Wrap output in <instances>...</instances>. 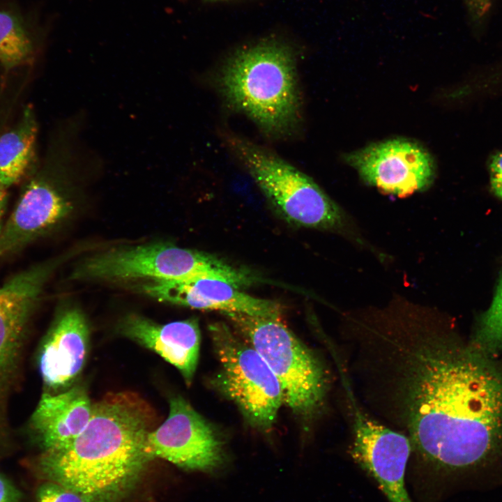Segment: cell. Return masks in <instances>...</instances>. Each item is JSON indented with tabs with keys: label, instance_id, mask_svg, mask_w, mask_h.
I'll return each mask as SVG.
<instances>
[{
	"label": "cell",
	"instance_id": "cell-5",
	"mask_svg": "<svg viewBox=\"0 0 502 502\" xmlns=\"http://www.w3.org/2000/svg\"><path fill=\"white\" fill-rule=\"evenodd\" d=\"M225 139L285 220L326 230H340L343 226L340 208L307 175L272 151L241 137L227 134Z\"/></svg>",
	"mask_w": 502,
	"mask_h": 502
},
{
	"label": "cell",
	"instance_id": "cell-11",
	"mask_svg": "<svg viewBox=\"0 0 502 502\" xmlns=\"http://www.w3.org/2000/svg\"><path fill=\"white\" fill-rule=\"evenodd\" d=\"M59 260L34 266L0 287V403L11 378L28 320Z\"/></svg>",
	"mask_w": 502,
	"mask_h": 502
},
{
	"label": "cell",
	"instance_id": "cell-4",
	"mask_svg": "<svg viewBox=\"0 0 502 502\" xmlns=\"http://www.w3.org/2000/svg\"><path fill=\"white\" fill-rule=\"evenodd\" d=\"M71 277L111 282L208 278L243 287L248 283L250 274L247 268L213 254L160 241L91 255L78 264Z\"/></svg>",
	"mask_w": 502,
	"mask_h": 502
},
{
	"label": "cell",
	"instance_id": "cell-3",
	"mask_svg": "<svg viewBox=\"0 0 502 502\" xmlns=\"http://www.w3.org/2000/svg\"><path fill=\"white\" fill-rule=\"evenodd\" d=\"M235 330L261 356L277 379L283 403L307 422L322 409L328 390L323 363L280 318L222 312Z\"/></svg>",
	"mask_w": 502,
	"mask_h": 502
},
{
	"label": "cell",
	"instance_id": "cell-19",
	"mask_svg": "<svg viewBox=\"0 0 502 502\" xmlns=\"http://www.w3.org/2000/svg\"><path fill=\"white\" fill-rule=\"evenodd\" d=\"M35 502H85L79 496L65 487L48 481L37 489Z\"/></svg>",
	"mask_w": 502,
	"mask_h": 502
},
{
	"label": "cell",
	"instance_id": "cell-13",
	"mask_svg": "<svg viewBox=\"0 0 502 502\" xmlns=\"http://www.w3.org/2000/svg\"><path fill=\"white\" fill-rule=\"evenodd\" d=\"M89 342V328L83 312L75 307L62 310L39 351L38 367L48 389L57 393L74 382L85 364Z\"/></svg>",
	"mask_w": 502,
	"mask_h": 502
},
{
	"label": "cell",
	"instance_id": "cell-18",
	"mask_svg": "<svg viewBox=\"0 0 502 502\" xmlns=\"http://www.w3.org/2000/svg\"><path fill=\"white\" fill-rule=\"evenodd\" d=\"M476 340L486 351L502 349V277L489 308L480 319Z\"/></svg>",
	"mask_w": 502,
	"mask_h": 502
},
{
	"label": "cell",
	"instance_id": "cell-15",
	"mask_svg": "<svg viewBox=\"0 0 502 502\" xmlns=\"http://www.w3.org/2000/svg\"><path fill=\"white\" fill-rule=\"evenodd\" d=\"M92 404L81 385L43 393L30 423L43 451L61 448L77 438L90 420Z\"/></svg>",
	"mask_w": 502,
	"mask_h": 502
},
{
	"label": "cell",
	"instance_id": "cell-10",
	"mask_svg": "<svg viewBox=\"0 0 502 502\" xmlns=\"http://www.w3.org/2000/svg\"><path fill=\"white\" fill-rule=\"evenodd\" d=\"M139 290L159 301L194 309L273 318H280L283 312L276 301L252 296L215 279L151 280Z\"/></svg>",
	"mask_w": 502,
	"mask_h": 502
},
{
	"label": "cell",
	"instance_id": "cell-8",
	"mask_svg": "<svg viewBox=\"0 0 502 502\" xmlns=\"http://www.w3.org/2000/svg\"><path fill=\"white\" fill-rule=\"evenodd\" d=\"M351 400L353 441L351 455L377 482L389 502H412L405 485L411 451L408 436L370 418Z\"/></svg>",
	"mask_w": 502,
	"mask_h": 502
},
{
	"label": "cell",
	"instance_id": "cell-9",
	"mask_svg": "<svg viewBox=\"0 0 502 502\" xmlns=\"http://www.w3.org/2000/svg\"><path fill=\"white\" fill-rule=\"evenodd\" d=\"M345 160L367 183L400 197L426 188L435 176L430 154L406 139L373 144L351 152Z\"/></svg>",
	"mask_w": 502,
	"mask_h": 502
},
{
	"label": "cell",
	"instance_id": "cell-2",
	"mask_svg": "<svg viewBox=\"0 0 502 502\" xmlns=\"http://www.w3.org/2000/svg\"><path fill=\"white\" fill-rule=\"evenodd\" d=\"M228 104L250 118L264 132L284 137L301 119V96L291 50L266 41L236 53L219 77Z\"/></svg>",
	"mask_w": 502,
	"mask_h": 502
},
{
	"label": "cell",
	"instance_id": "cell-16",
	"mask_svg": "<svg viewBox=\"0 0 502 502\" xmlns=\"http://www.w3.org/2000/svg\"><path fill=\"white\" fill-rule=\"evenodd\" d=\"M36 128L33 119L0 137V184L4 188L19 182L34 153Z\"/></svg>",
	"mask_w": 502,
	"mask_h": 502
},
{
	"label": "cell",
	"instance_id": "cell-20",
	"mask_svg": "<svg viewBox=\"0 0 502 502\" xmlns=\"http://www.w3.org/2000/svg\"><path fill=\"white\" fill-rule=\"evenodd\" d=\"M490 185L492 192L502 200V151L494 154L489 162Z\"/></svg>",
	"mask_w": 502,
	"mask_h": 502
},
{
	"label": "cell",
	"instance_id": "cell-21",
	"mask_svg": "<svg viewBox=\"0 0 502 502\" xmlns=\"http://www.w3.org/2000/svg\"><path fill=\"white\" fill-rule=\"evenodd\" d=\"M21 499L20 490L0 475V502H20Z\"/></svg>",
	"mask_w": 502,
	"mask_h": 502
},
{
	"label": "cell",
	"instance_id": "cell-22",
	"mask_svg": "<svg viewBox=\"0 0 502 502\" xmlns=\"http://www.w3.org/2000/svg\"><path fill=\"white\" fill-rule=\"evenodd\" d=\"M6 202V188H4L1 184H0V233L2 227V218L3 215V211L5 209V204Z\"/></svg>",
	"mask_w": 502,
	"mask_h": 502
},
{
	"label": "cell",
	"instance_id": "cell-12",
	"mask_svg": "<svg viewBox=\"0 0 502 502\" xmlns=\"http://www.w3.org/2000/svg\"><path fill=\"white\" fill-rule=\"evenodd\" d=\"M73 208L63 188L44 179L31 181L2 225L0 257L22 248L61 223Z\"/></svg>",
	"mask_w": 502,
	"mask_h": 502
},
{
	"label": "cell",
	"instance_id": "cell-14",
	"mask_svg": "<svg viewBox=\"0 0 502 502\" xmlns=\"http://www.w3.org/2000/svg\"><path fill=\"white\" fill-rule=\"evenodd\" d=\"M118 330L124 337L154 351L174 365L185 383L191 384L201 342L196 317L162 324L137 314H129L119 322Z\"/></svg>",
	"mask_w": 502,
	"mask_h": 502
},
{
	"label": "cell",
	"instance_id": "cell-7",
	"mask_svg": "<svg viewBox=\"0 0 502 502\" xmlns=\"http://www.w3.org/2000/svg\"><path fill=\"white\" fill-rule=\"evenodd\" d=\"M146 443L153 458L190 470L213 469L224 458L220 432L179 395L171 398L167 419L148 434Z\"/></svg>",
	"mask_w": 502,
	"mask_h": 502
},
{
	"label": "cell",
	"instance_id": "cell-1",
	"mask_svg": "<svg viewBox=\"0 0 502 502\" xmlns=\"http://www.w3.org/2000/svg\"><path fill=\"white\" fill-rule=\"evenodd\" d=\"M158 420L155 410L139 394L107 393L93 402L82 432L64 447L43 451L35 471L85 502H119L153 459L146 440Z\"/></svg>",
	"mask_w": 502,
	"mask_h": 502
},
{
	"label": "cell",
	"instance_id": "cell-23",
	"mask_svg": "<svg viewBox=\"0 0 502 502\" xmlns=\"http://www.w3.org/2000/svg\"><path fill=\"white\" fill-rule=\"evenodd\" d=\"M477 13L480 15L486 12L489 7L490 0H472Z\"/></svg>",
	"mask_w": 502,
	"mask_h": 502
},
{
	"label": "cell",
	"instance_id": "cell-6",
	"mask_svg": "<svg viewBox=\"0 0 502 502\" xmlns=\"http://www.w3.org/2000/svg\"><path fill=\"white\" fill-rule=\"evenodd\" d=\"M208 332L219 363L211 385L235 404L250 427L271 430L283 403L277 379L254 348L227 324L212 323Z\"/></svg>",
	"mask_w": 502,
	"mask_h": 502
},
{
	"label": "cell",
	"instance_id": "cell-17",
	"mask_svg": "<svg viewBox=\"0 0 502 502\" xmlns=\"http://www.w3.org/2000/svg\"><path fill=\"white\" fill-rule=\"evenodd\" d=\"M33 53L31 38L20 19L0 11V64L12 68L28 61Z\"/></svg>",
	"mask_w": 502,
	"mask_h": 502
}]
</instances>
